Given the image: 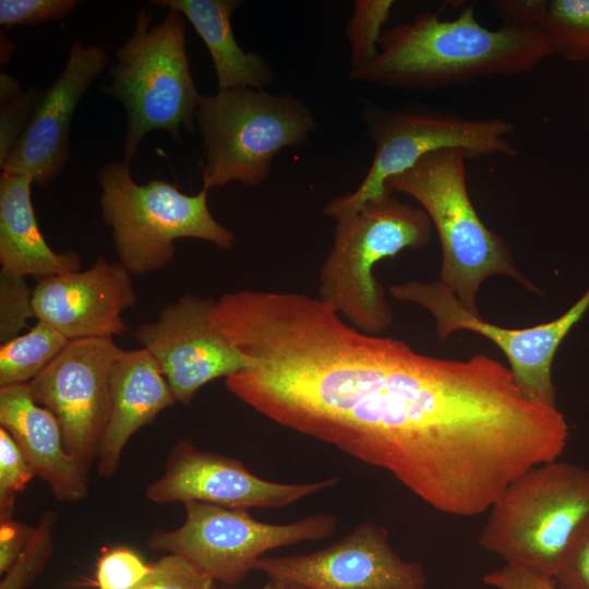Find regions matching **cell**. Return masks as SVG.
<instances>
[{"label": "cell", "mask_w": 589, "mask_h": 589, "mask_svg": "<svg viewBox=\"0 0 589 589\" xmlns=\"http://www.w3.org/2000/svg\"><path fill=\"white\" fill-rule=\"evenodd\" d=\"M249 368L229 393L275 423L389 472L432 508L488 510L530 468L558 459L569 431L485 354L416 352L366 334L318 298L271 292L240 339Z\"/></svg>", "instance_id": "6da1fadb"}, {"label": "cell", "mask_w": 589, "mask_h": 589, "mask_svg": "<svg viewBox=\"0 0 589 589\" xmlns=\"http://www.w3.org/2000/svg\"><path fill=\"white\" fill-rule=\"evenodd\" d=\"M550 56L538 29L485 27L469 5L455 19L424 11L385 28L377 57L349 76L382 87L432 91L488 76L520 75Z\"/></svg>", "instance_id": "7a4b0ae2"}, {"label": "cell", "mask_w": 589, "mask_h": 589, "mask_svg": "<svg viewBox=\"0 0 589 589\" xmlns=\"http://www.w3.org/2000/svg\"><path fill=\"white\" fill-rule=\"evenodd\" d=\"M467 159L455 148L429 153L410 169L389 178L385 188L421 204L442 247L438 281L456 294L466 310L480 316L476 296L490 276L505 275L528 290H540L515 266L506 241L490 230L476 212L467 190Z\"/></svg>", "instance_id": "3957f363"}, {"label": "cell", "mask_w": 589, "mask_h": 589, "mask_svg": "<svg viewBox=\"0 0 589 589\" xmlns=\"http://www.w3.org/2000/svg\"><path fill=\"white\" fill-rule=\"evenodd\" d=\"M589 517V469L552 460L514 479L489 508L478 545L505 564L554 578Z\"/></svg>", "instance_id": "277c9868"}, {"label": "cell", "mask_w": 589, "mask_h": 589, "mask_svg": "<svg viewBox=\"0 0 589 589\" xmlns=\"http://www.w3.org/2000/svg\"><path fill=\"white\" fill-rule=\"evenodd\" d=\"M152 14L141 8L133 34L116 49L110 85L105 93L117 98L127 115L124 161L130 164L141 141L153 130H165L181 143V129L192 133L201 99L185 50V21L169 10L149 27Z\"/></svg>", "instance_id": "5b68a950"}, {"label": "cell", "mask_w": 589, "mask_h": 589, "mask_svg": "<svg viewBox=\"0 0 589 589\" xmlns=\"http://www.w3.org/2000/svg\"><path fill=\"white\" fill-rule=\"evenodd\" d=\"M196 128L204 147L203 188L263 183L276 155L302 145L316 128L311 109L290 93L237 87L202 95Z\"/></svg>", "instance_id": "8992f818"}, {"label": "cell", "mask_w": 589, "mask_h": 589, "mask_svg": "<svg viewBox=\"0 0 589 589\" xmlns=\"http://www.w3.org/2000/svg\"><path fill=\"white\" fill-rule=\"evenodd\" d=\"M432 230L424 209L396 200L392 192L337 219L332 249L320 271L318 299L363 333L385 332L393 313L374 266L405 249L426 245Z\"/></svg>", "instance_id": "52a82bcc"}, {"label": "cell", "mask_w": 589, "mask_h": 589, "mask_svg": "<svg viewBox=\"0 0 589 589\" xmlns=\"http://www.w3.org/2000/svg\"><path fill=\"white\" fill-rule=\"evenodd\" d=\"M98 181L103 220L111 228L119 263L131 275L165 268L175 256L178 239H200L221 250L233 247L236 236L212 215L204 188L189 195L164 180L137 184L125 161L106 164Z\"/></svg>", "instance_id": "ba28073f"}, {"label": "cell", "mask_w": 589, "mask_h": 589, "mask_svg": "<svg viewBox=\"0 0 589 589\" xmlns=\"http://www.w3.org/2000/svg\"><path fill=\"white\" fill-rule=\"evenodd\" d=\"M361 118L375 144L371 166L358 188L337 196L323 208L335 220L352 216L365 203L387 193L386 181L414 166L429 153L455 148L469 158L516 157L509 140L515 125L503 118H469L423 105L385 108L361 100Z\"/></svg>", "instance_id": "9c48e42d"}, {"label": "cell", "mask_w": 589, "mask_h": 589, "mask_svg": "<svg viewBox=\"0 0 589 589\" xmlns=\"http://www.w3.org/2000/svg\"><path fill=\"white\" fill-rule=\"evenodd\" d=\"M185 520L173 530H155L148 538L154 551L183 556L214 581L241 584L268 551L334 534L338 518L316 514L289 524L254 519L247 509L202 502L184 503Z\"/></svg>", "instance_id": "30bf717a"}, {"label": "cell", "mask_w": 589, "mask_h": 589, "mask_svg": "<svg viewBox=\"0 0 589 589\" xmlns=\"http://www.w3.org/2000/svg\"><path fill=\"white\" fill-rule=\"evenodd\" d=\"M389 292L399 301L424 308L433 316L436 337L442 341L457 330L474 332L493 341L506 356L521 394L533 402L557 407L551 372L553 358L562 340L589 309V288L560 317L521 329L500 327L472 314L440 281L396 284Z\"/></svg>", "instance_id": "8fae6325"}, {"label": "cell", "mask_w": 589, "mask_h": 589, "mask_svg": "<svg viewBox=\"0 0 589 589\" xmlns=\"http://www.w3.org/2000/svg\"><path fill=\"white\" fill-rule=\"evenodd\" d=\"M121 351L113 338L70 340L27 383L33 399L56 417L67 450L87 470L109 419V373Z\"/></svg>", "instance_id": "7c38bea8"}, {"label": "cell", "mask_w": 589, "mask_h": 589, "mask_svg": "<svg viewBox=\"0 0 589 589\" xmlns=\"http://www.w3.org/2000/svg\"><path fill=\"white\" fill-rule=\"evenodd\" d=\"M269 580L306 589H426L422 564L401 558L389 531L374 522L358 525L337 542L304 555L262 556L254 566Z\"/></svg>", "instance_id": "4fadbf2b"}, {"label": "cell", "mask_w": 589, "mask_h": 589, "mask_svg": "<svg viewBox=\"0 0 589 589\" xmlns=\"http://www.w3.org/2000/svg\"><path fill=\"white\" fill-rule=\"evenodd\" d=\"M215 300L185 293L141 324L133 336L157 362L177 401L189 405L207 383L228 377L250 364L214 326Z\"/></svg>", "instance_id": "5bb4252c"}, {"label": "cell", "mask_w": 589, "mask_h": 589, "mask_svg": "<svg viewBox=\"0 0 589 589\" xmlns=\"http://www.w3.org/2000/svg\"><path fill=\"white\" fill-rule=\"evenodd\" d=\"M338 483L337 477L305 483L268 481L238 459L180 440L168 455L163 476L148 485L145 496L157 504L202 502L238 509L280 508Z\"/></svg>", "instance_id": "9a60e30c"}, {"label": "cell", "mask_w": 589, "mask_h": 589, "mask_svg": "<svg viewBox=\"0 0 589 589\" xmlns=\"http://www.w3.org/2000/svg\"><path fill=\"white\" fill-rule=\"evenodd\" d=\"M135 303L131 274L104 256L87 269L37 279L33 288L36 318L69 340L123 336L122 313Z\"/></svg>", "instance_id": "2e32d148"}, {"label": "cell", "mask_w": 589, "mask_h": 589, "mask_svg": "<svg viewBox=\"0 0 589 589\" xmlns=\"http://www.w3.org/2000/svg\"><path fill=\"white\" fill-rule=\"evenodd\" d=\"M107 64L108 57L101 47L72 44L63 70L48 89L41 91L32 120L1 167L2 172L26 176L41 187L60 175L69 158L74 111Z\"/></svg>", "instance_id": "e0dca14e"}, {"label": "cell", "mask_w": 589, "mask_h": 589, "mask_svg": "<svg viewBox=\"0 0 589 589\" xmlns=\"http://www.w3.org/2000/svg\"><path fill=\"white\" fill-rule=\"evenodd\" d=\"M0 423L57 500L87 496L88 470L67 450L56 417L33 399L27 384L0 387Z\"/></svg>", "instance_id": "ac0fdd59"}, {"label": "cell", "mask_w": 589, "mask_h": 589, "mask_svg": "<svg viewBox=\"0 0 589 589\" xmlns=\"http://www.w3.org/2000/svg\"><path fill=\"white\" fill-rule=\"evenodd\" d=\"M110 414L97 453L98 474L118 470L130 437L177 399L155 359L144 348L122 350L109 373Z\"/></svg>", "instance_id": "d6986e66"}, {"label": "cell", "mask_w": 589, "mask_h": 589, "mask_svg": "<svg viewBox=\"0 0 589 589\" xmlns=\"http://www.w3.org/2000/svg\"><path fill=\"white\" fill-rule=\"evenodd\" d=\"M32 184L26 176L1 172V269L36 279L80 271L81 259L75 251L58 253L43 236L32 203Z\"/></svg>", "instance_id": "ffe728a7"}, {"label": "cell", "mask_w": 589, "mask_h": 589, "mask_svg": "<svg viewBox=\"0 0 589 589\" xmlns=\"http://www.w3.org/2000/svg\"><path fill=\"white\" fill-rule=\"evenodd\" d=\"M154 5L180 12L206 45L215 69L218 91L237 87L264 89L274 71L256 52L244 51L231 27L239 0H154Z\"/></svg>", "instance_id": "44dd1931"}, {"label": "cell", "mask_w": 589, "mask_h": 589, "mask_svg": "<svg viewBox=\"0 0 589 589\" xmlns=\"http://www.w3.org/2000/svg\"><path fill=\"white\" fill-rule=\"evenodd\" d=\"M69 339L43 321L25 334L0 346V387L27 384L69 344Z\"/></svg>", "instance_id": "7402d4cb"}, {"label": "cell", "mask_w": 589, "mask_h": 589, "mask_svg": "<svg viewBox=\"0 0 589 589\" xmlns=\"http://www.w3.org/2000/svg\"><path fill=\"white\" fill-rule=\"evenodd\" d=\"M539 31L551 55L589 60V0H549Z\"/></svg>", "instance_id": "603a6c76"}, {"label": "cell", "mask_w": 589, "mask_h": 589, "mask_svg": "<svg viewBox=\"0 0 589 589\" xmlns=\"http://www.w3.org/2000/svg\"><path fill=\"white\" fill-rule=\"evenodd\" d=\"M395 5L394 0H356L346 26L350 44V72L371 63L378 55L383 26Z\"/></svg>", "instance_id": "cb8c5ba5"}, {"label": "cell", "mask_w": 589, "mask_h": 589, "mask_svg": "<svg viewBox=\"0 0 589 589\" xmlns=\"http://www.w3.org/2000/svg\"><path fill=\"white\" fill-rule=\"evenodd\" d=\"M41 91H23L22 84L5 72L0 73V166L2 167L24 135Z\"/></svg>", "instance_id": "d4e9b609"}, {"label": "cell", "mask_w": 589, "mask_h": 589, "mask_svg": "<svg viewBox=\"0 0 589 589\" xmlns=\"http://www.w3.org/2000/svg\"><path fill=\"white\" fill-rule=\"evenodd\" d=\"M57 519L58 515L53 510L41 514L27 546L5 573L0 589H26L38 577L53 551Z\"/></svg>", "instance_id": "484cf974"}, {"label": "cell", "mask_w": 589, "mask_h": 589, "mask_svg": "<svg viewBox=\"0 0 589 589\" xmlns=\"http://www.w3.org/2000/svg\"><path fill=\"white\" fill-rule=\"evenodd\" d=\"M35 316L33 288L25 278L0 271V342L4 344L27 327Z\"/></svg>", "instance_id": "4316f807"}, {"label": "cell", "mask_w": 589, "mask_h": 589, "mask_svg": "<svg viewBox=\"0 0 589 589\" xmlns=\"http://www.w3.org/2000/svg\"><path fill=\"white\" fill-rule=\"evenodd\" d=\"M35 476L22 450L8 433L0 428V521L12 519L17 493Z\"/></svg>", "instance_id": "83f0119b"}, {"label": "cell", "mask_w": 589, "mask_h": 589, "mask_svg": "<svg viewBox=\"0 0 589 589\" xmlns=\"http://www.w3.org/2000/svg\"><path fill=\"white\" fill-rule=\"evenodd\" d=\"M149 565L147 575L132 589H214V579L181 555L168 553Z\"/></svg>", "instance_id": "f1b7e54d"}, {"label": "cell", "mask_w": 589, "mask_h": 589, "mask_svg": "<svg viewBox=\"0 0 589 589\" xmlns=\"http://www.w3.org/2000/svg\"><path fill=\"white\" fill-rule=\"evenodd\" d=\"M151 565L132 550L116 548L103 555L97 564L98 589H132L149 572Z\"/></svg>", "instance_id": "f546056e"}, {"label": "cell", "mask_w": 589, "mask_h": 589, "mask_svg": "<svg viewBox=\"0 0 589 589\" xmlns=\"http://www.w3.org/2000/svg\"><path fill=\"white\" fill-rule=\"evenodd\" d=\"M76 3V0H0V24L11 27L59 20Z\"/></svg>", "instance_id": "4dcf8cb0"}, {"label": "cell", "mask_w": 589, "mask_h": 589, "mask_svg": "<svg viewBox=\"0 0 589 589\" xmlns=\"http://www.w3.org/2000/svg\"><path fill=\"white\" fill-rule=\"evenodd\" d=\"M553 579L557 589H589V517L576 531Z\"/></svg>", "instance_id": "1f68e13d"}, {"label": "cell", "mask_w": 589, "mask_h": 589, "mask_svg": "<svg viewBox=\"0 0 589 589\" xmlns=\"http://www.w3.org/2000/svg\"><path fill=\"white\" fill-rule=\"evenodd\" d=\"M548 0H496L495 14L504 25L540 29L548 11ZM540 32V31H539Z\"/></svg>", "instance_id": "d6a6232c"}, {"label": "cell", "mask_w": 589, "mask_h": 589, "mask_svg": "<svg viewBox=\"0 0 589 589\" xmlns=\"http://www.w3.org/2000/svg\"><path fill=\"white\" fill-rule=\"evenodd\" d=\"M482 580L494 589H557L553 578L508 564L485 574Z\"/></svg>", "instance_id": "836d02e7"}, {"label": "cell", "mask_w": 589, "mask_h": 589, "mask_svg": "<svg viewBox=\"0 0 589 589\" xmlns=\"http://www.w3.org/2000/svg\"><path fill=\"white\" fill-rule=\"evenodd\" d=\"M0 522V572L5 574L27 546L34 528L13 519Z\"/></svg>", "instance_id": "e575fe53"}, {"label": "cell", "mask_w": 589, "mask_h": 589, "mask_svg": "<svg viewBox=\"0 0 589 589\" xmlns=\"http://www.w3.org/2000/svg\"><path fill=\"white\" fill-rule=\"evenodd\" d=\"M260 589H287V585L278 581L269 580Z\"/></svg>", "instance_id": "d590c367"}, {"label": "cell", "mask_w": 589, "mask_h": 589, "mask_svg": "<svg viewBox=\"0 0 589 589\" xmlns=\"http://www.w3.org/2000/svg\"><path fill=\"white\" fill-rule=\"evenodd\" d=\"M287 589H306V588L298 587V586H287Z\"/></svg>", "instance_id": "8d00e7d4"}]
</instances>
